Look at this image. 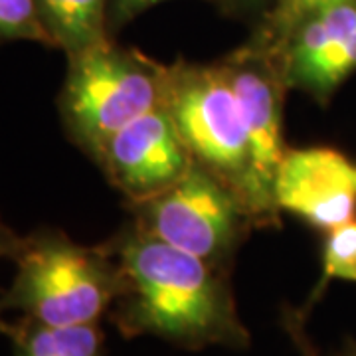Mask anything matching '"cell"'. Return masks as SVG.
<instances>
[{"label":"cell","instance_id":"cell-1","mask_svg":"<svg viewBox=\"0 0 356 356\" xmlns=\"http://www.w3.org/2000/svg\"><path fill=\"white\" fill-rule=\"evenodd\" d=\"M105 245L119 269V293L107 317L123 339L151 337L182 350L250 348L229 271L133 224Z\"/></svg>","mask_w":356,"mask_h":356},{"label":"cell","instance_id":"cell-2","mask_svg":"<svg viewBox=\"0 0 356 356\" xmlns=\"http://www.w3.org/2000/svg\"><path fill=\"white\" fill-rule=\"evenodd\" d=\"M13 261L16 271L0 309L42 325H95L109 315L119 293V269L109 248L77 243L60 229L24 236Z\"/></svg>","mask_w":356,"mask_h":356},{"label":"cell","instance_id":"cell-3","mask_svg":"<svg viewBox=\"0 0 356 356\" xmlns=\"http://www.w3.org/2000/svg\"><path fill=\"white\" fill-rule=\"evenodd\" d=\"M58 109L65 135L93 161L117 131L165 105L168 65L105 40L65 58Z\"/></svg>","mask_w":356,"mask_h":356},{"label":"cell","instance_id":"cell-4","mask_svg":"<svg viewBox=\"0 0 356 356\" xmlns=\"http://www.w3.org/2000/svg\"><path fill=\"white\" fill-rule=\"evenodd\" d=\"M127 206L133 226L224 271L255 228L242 198L198 163L166 191Z\"/></svg>","mask_w":356,"mask_h":356},{"label":"cell","instance_id":"cell-5","mask_svg":"<svg viewBox=\"0 0 356 356\" xmlns=\"http://www.w3.org/2000/svg\"><path fill=\"white\" fill-rule=\"evenodd\" d=\"M165 109L192 161L228 184L245 204V127L222 60L212 64L177 60L168 65Z\"/></svg>","mask_w":356,"mask_h":356},{"label":"cell","instance_id":"cell-6","mask_svg":"<svg viewBox=\"0 0 356 356\" xmlns=\"http://www.w3.org/2000/svg\"><path fill=\"white\" fill-rule=\"evenodd\" d=\"M242 111L248 140L245 206L255 228L277 226L280 208L273 186L281 159L289 147L283 140V103L287 86L273 56L254 42L222 58Z\"/></svg>","mask_w":356,"mask_h":356},{"label":"cell","instance_id":"cell-7","mask_svg":"<svg viewBox=\"0 0 356 356\" xmlns=\"http://www.w3.org/2000/svg\"><path fill=\"white\" fill-rule=\"evenodd\" d=\"M271 56L287 89L325 103L356 72V0L305 16Z\"/></svg>","mask_w":356,"mask_h":356},{"label":"cell","instance_id":"cell-8","mask_svg":"<svg viewBox=\"0 0 356 356\" xmlns=\"http://www.w3.org/2000/svg\"><path fill=\"white\" fill-rule=\"evenodd\" d=\"M93 163L131 204L172 186L194 161L163 105L117 131Z\"/></svg>","mask_w":356,"mask_h":356},{"label":"cell","instance_id":"cell-9","mask_svg":"<svg viewBox=\"0 0 356 356\" xmlns=\"http://www.w3.org/2000/svg\"><path fill=\"white\" fill-rule=\"evenodd\" d=\"M273 196L280 212L325 234L356 218V161L332 147L287 149Z\"/></svg>","mask_w":356,"mask_h":356},{"label":"cell","instance_id":"cell-10","mask_svg":"<svg viewBox=\"0 0 356 356\" xmlns=\"http://www.w3.org/2000/svg\"><path fill=\"white\" fill-rule=\"evenodd\" d=\"M36 8L50 48L62 50L65 58L113 38L109 0H36Z\"/></svg>","mask_w":356,"mask_h":356},{"label":"cell","instance_id":"cell-11","mask_svg":"<svg viewBox=\"0 0 356 356\" xmlns=\"http://www.w3.org/2000/svg\"><path fill=\"white\" fill-rule=\"evenodd\" d=\"M6 339L13 343V356H105L99 323L50 327L20 317L10 323Z\"/></svg>","mask_w":356,"mask_h":356},{"label":"cell","instance_id":"cell-12","mask_svg":"<svg viewBox=\"0 0 356 356\" xmlns=\"http://www.w3.org/2000/svg\"><path fill=\"white\" fill-rule=\"evenodd\" d=\"M331 281L356 283V218L325 232L321 252V281L311 295L305 311H309L313 303H317ZM305 311H297V317L303 318Z\"/></svg>","mask_w":356,"mask_h":356},{"label":"cell","instance_id":"cell-13","mask_svg":"<svg viewBox=\"0 0 356 356\" xmlns=\"http://www.w3.org/2000/svg\"><path fill=\"white\" fill-rule=\"evenodd\" d=\"M337 2L343 0H271L264 18L254 26L250 42L271 54L305 16Z\"/></svg>","mask_w":356,"mask_h":356},{"label":"cell","instance_id":"cell-14","mask_svg":"<svg viewBox=\"0 0 356 356\" xmlns=\"http://www.w3.org/2000/svg\"><path fill=\"white\" fill-rule=\"evenodd\" d=\"M0 42H36L50 48L36 0H0Z\"/></svg>","mask_w":356,"mask_h":356},{"label":"cell","instance_id":"cell-15","mask_svg":"<svg viewBox=\"0 0 356 356\" xmlns=\"http://www.w3.org/2000/svg\"><path fill=\"white\" fill-rule=\"evenodd\" d=\"M168 0H109V32L113 36L117 30L139 18L140 14L151 10Z\"/></svg>","mask_w":356,"mask_h":356},{"label":"cell","instance_id":"cell-16","mask_svg":"<svg viewBox=\"0 0 356 356\" xmlns=\"http://www.w3.org/2000/svg\"><path fill=\"white\" fill-rule=\"evenodd\" d=\"M208 2L216 4L224 14L254 22V26L264 18V14L271 4V0H208Z\"/></svg>","mask_w":356,"mask_h":356},{"label":"cell","instance_id":"cell-17","mask_svg":"<svg viewBox=\"0 0 356 356\" xmlns=\"http://www.w3.org/2000/svg\"><path fill=\"white\" fill-rule=\"evenodd\" d=\"M22 242H24V236L16 234L8 224L0 220V257L14 259V255L22 248Z\"/></svg>","mask_w":356,"mask_h":356},{"label":"cell","instance_id":"cell-18","mask_svg":"<svg viewBox=\"0 0 356 356\" xmlns=\"http://www.w3.org/2000/svg\"><path fill=\"white\" fill-rule=\"evenodd\" d=\"M287 331L291 332L293 341L297 343V346H299V350H301V356H321L315 350V346L309 343L305 339V334H303V323L299 321V318H291V315L287 317Z\"/></svg>","mask_w":356,"mask_h":356},{"label":"cell","instance_id":"cell-19","mask_svg":"<svg viewBox=\"0 0 356 356\" xmlns=\"http://www.w3.org/2000/svg\"><path fill=\"white\" fill-rule=\"evenodd\" d=\"M339 356H356V341H348V343L344 344L343 353Z\"/></svg>","mask_w":356,"mask_h":356},{"label":"cell","instance_id":"cell-20","mask_svg":"<svg viewBox=\"0 0 356 356\" xmlns=\"http://www.w3.org/2000/svg\"><path fill=\"white\" fill-rule=\"evenodd\" d=\"M0 297H2V295H0ZM8 329H10V321H4V318H2V309H0V334L6 337Z\"/></svg>","mask_w":356,"mask_h":356}]
</instances>
